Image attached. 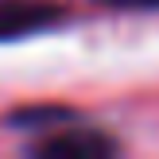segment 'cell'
Instances as JSON below:
<instances>
[{"mask_svg":"<svg viewBox=\"0 0 159 159\" xmlns=\"http://www.w3.org/2000/svg\"><path fill=\"white\" fill-rule=\"evenodd\" d=\"M70 109H58V105H39V109H20V113H12V124H20V128H54V124L70 120Z\"/></svg>","mask_w":159,"mask_h":159,"instance_id":"3957f363","label":"cell"},{"mask_svg":"<svg viewBox=\"0 0 159 159\" xmlns=\"http://www.w3.org/2000/svg\"><path fill=\"white\" fill-rule=\"evenodd\" d=\"M93 4L113 12H159V0H93Z\"/></svg>","mask_w":159,"mask_h":159,"instance_id":"277c9868","label":"cell"},{"mask_svg":"<svg viewBox=\"0 0 159 159\" xmlns=\"http://www.w3.org/2000/svg\"><path fill=\"white\" fill-rule=\"evenodd\" d=\"M116 152L120 144L101 128H47L39 140L27 144V155L43 159H109Z\"/></svg>","mask_w":159,"mask_h":159,"instance_id":"6da1fadb","label":"cell"},{"mask_svg":"<svg viewBox=\"0 0 159 159\" xmlns=\"http://www.w3.org/2000/svg\"><path fill=\"white\" fill-rule=\"evenodd\" d=\"M62 23H70V12L58 0H0V43H20Z\"/></svg>","mask_w":159,"mask_h":159,"instance_id":"7a4b0ae2","label":"cell"}]
</instances>
